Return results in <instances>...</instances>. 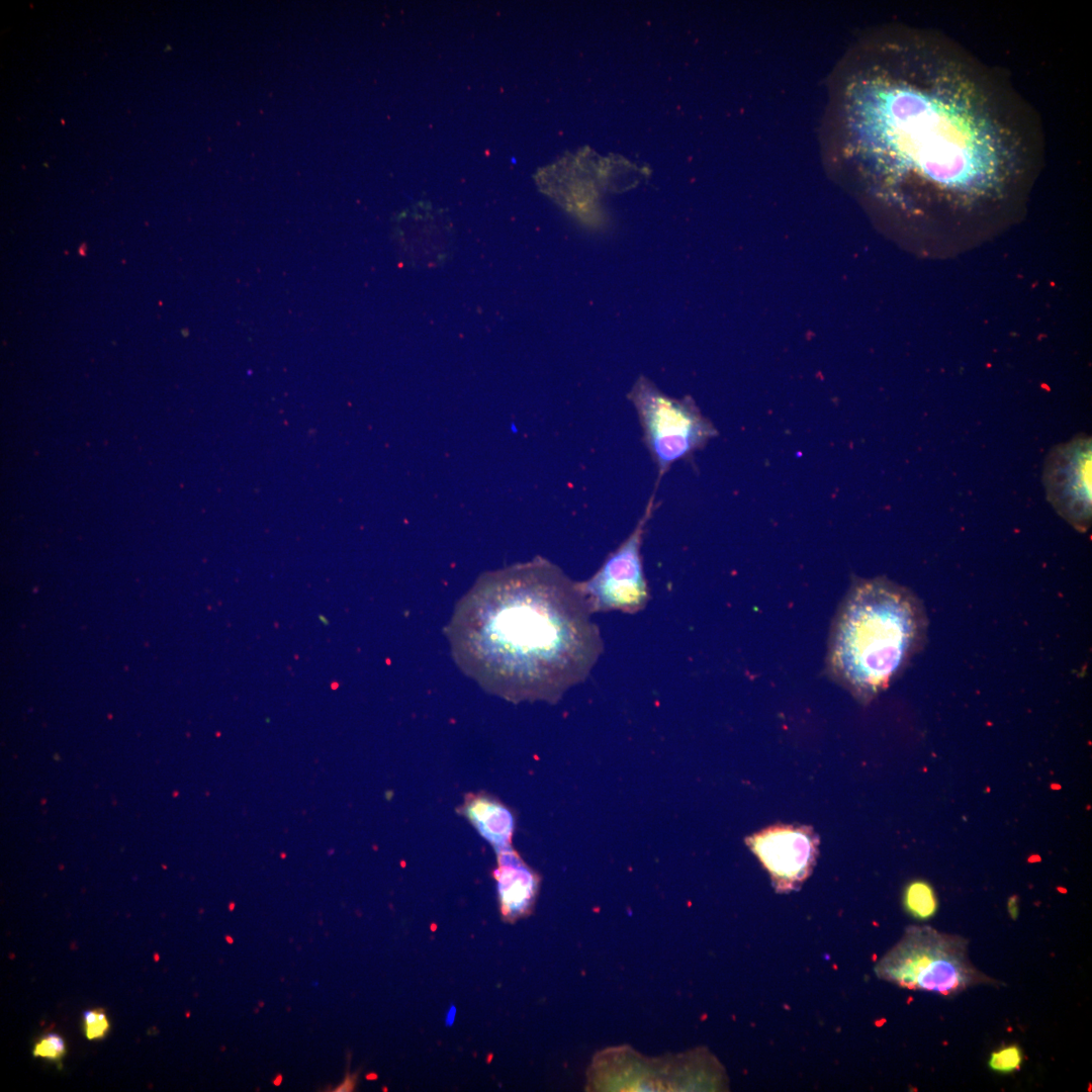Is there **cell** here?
<instances>
[{"instance_id": "7c38bea8", "label": "cell", "mask_w": 1092, "mask_h": 1092, "mask_svg": "<svg viewBox=\"0 0 1092 1092\" xmlns=\"http://www.w3.org/2000/svg\"><path fill=\"white\" fill-rule=\"evenodd\" d=\"M1023 1063V1053L1017 1044L1002 1046L990 1054L988 1067L999 1074H1011L1018 1071Z\"/></svg>"}, {"instance_id": "277c9868", "label": "cell", "mask_w": 1092, "mask_h": 1092, "mask_svg": "<svg viewBox=\"0 0 1092 1092\" xmlns=\"http://www.w3.org/2000/svg\"><path fill=\"white\" fill-rule=\"evenodd\" d=\"M877 976L909 990L951 995L981 981L961 937L910 927L876 965Z\"/></svg>"}, {"instance_id": "7a4b0ae2", "label": "cell", "mask_w": 1092, "mask_h": 1092, "mask_svg": "<svg viewBox=\"0 0 1092 1092\" xmlns=\"http://www.w3.org/2000/svg\"><path fill=\"white\" fill-rule=\"evenodd\" d=\"M577 581L537 557L481 575L445 628L452 657L484 691L512 703H556L604 651Z\"/></svg>"}, {"instance_id": "e0dca14e", "label": "cell", "mask_w": 1092, "mask_h": 1092, "mask_svg": "<svg viewBox=\"0 0 1092 1092\" xmlns=\"http://www.w3.org/2000/svg\"><path fill=\"white\" fill-rule=\"evenodd\" d=\"M155 961H159V954L157 956V953H155Z\"/></svg>"}, {"instance_id": "2e32d148", "label": "cell", "mask_w": 1092, "mask_h": 1092, "mask_svg": "<svg viewBox=\"0 0 1092 1092\" xmlns=\"http://www.w3.org/2000/svg\"><path fill=\"white\" fill-rule=\"evenodd\" d=\"M226 940L229 941V943L233 942V938H231L230 936H226Z\"/></svg>"}, {"instance_id": "30bf717a", "label": "cell", "mask_w": 1092, "mask_h": 1092, "mask_svg": "<svg viewBox=\"0 0 1092 1092\" xmlns=\"http://www.w3.org/2000/svg\"><path fill=\"white\" fill-rule=\"evenodd\" d=\"M494 851L497 858L494 877L502 912L508 917L518 916L532 904L536 891L535 877L512 845Z\"/></svg>"}, {"instance_id": "4fadbf2b", "label": "cell", "mask_w": 1092, "mask_h": 1092, "mask_svg": "<svg viewBox=\"0 0 1092 1092\" xmlns=\"http://www.w3.org/2000/svg\"><path fill=\"white\" fill-rule=\"evenodd\" d=\"M66 1053V1044L61 1035L56 1032L46 1034L33 1049L34 1057L58 1061Z\"/></svg>"}, {"instance_id": "9a60e30c", "label": "cell", "mask_w": 1092, "mask_h": 1092, "mask_svg": "<svg viewBox=\"0 0 1092 1092\" xmlns=\"http://www.w3.org/2000/svg\"><path fill=\"white\" fill-rule=\"evenodd\" d=\"M1007 910L1012 919H1016L1019 912L1018 899L1016 896H1012L1008 899Z\"/></svg>"}, {"instance_id": "ba28073f", "label": "cell", "mask_w": 1092, "mask_h": 1092, "mask_svg": "<svg viewBox=\"0 0 1092 1092\" xmlns=\"http://www.w3.org/2000/svg\"><path fill=\"white\" fill-rule=\"evenodd\" d=\"M747 843L780 893L796 890L812 873L817 846L808 828L772 826L749 837Z\"/></svg>"}, {"instance_id": "5bb4252c", "label": "cell", "mask_w": 1092, "mask_h": 1092, "mask_svg": "<svg viewBox=\"0 0 1092 1092\" xmlns=\"http://www.w3.org/2000/svg\"><path fill=\"white\" fill-rule=\"evenodd\" d=\"M85 1035L88 1039L102 1038L109 1029L108 1018L102 1009L87 1010L83 1013Z\"/></svg>"}, {"instance_id": "6da1fadb", "label": "cell", "mask_w": 1092, "mask_h": 1092, "mask_svg": "<svg viewBox=\"0 0 1092 1092\" xmlns=\"http://www.w3.org/2000/svg\"><path fill=\"white\" fill-rule=\"evenodd\" d=\"M825 158L857 172L932 237L997 231L1022 211L1044 158L1036 111L948 36L889 25L834 71Z\"/></svg>"}, {"instance_id": "8992f818", "label": "cell", "mask_w": 1092, "mask_h": 1092, "mask_svg": "<svg viewBox=\"0 0 1092 1092\" xmlns=\"http://www.w3.org/2000/svg\"><path fill=\"white\" fill-rule=\"evenodd\" d=\"M654 505L655 493H652L630 535L588 579L577 581L592 614L620 611L634 615L645 609L650 589L643 571L641 547Z\"/></svg>"}, {"instance_id": "5b68a950", "label": "cell", "mask_w": 1092, "mask_h": 1092, "mask_svg": "<svg viewBox=\"0 0 1092 1092\" xmlns=\"http://www.w3.org/2000/svg\"><path fill=\"white\" fill-rule=\"evenodd\" d=\"M628 397L656 468V485L675 462L687 459L716 435L712 423L690 398L669 396L644 376L636 380Z\"/></svg>"}, {"instance_id": "3957f363", "label": "cell", "mask_w": 1092, "mask_h": 1092, "mask_svg": "<svg viewBox=\"0 0 1092 1092\" xmlns=\"http://www.w3.org/2000/svg\"><path fill=\"white\" fill-rule=\"evenodd\" d=\"M927 618L916 596L884 577L860 579L833 623L828 670L861 700L903 671L926 638Z\"/></svg>"}, {"instance_id": "8fae6325", "label": "cell", "mask_w": 1092, "mask_h": 1092, "mask_svg": "<svg viewBox=\"0 0 1092 1092\" xmlns=\"http://www.w3.org/2000/svg\"><path fill=\"white\" fill-rule=\"evenodd\" d=\"M903 905L915 919L927 920L936 913L937 899L930 884L917 880L905 888Z\"/></svg>"}, {"instance_id": "52a82bcc", "label": "cell", "mask_w": 1092, "mask_h": 1092, "mask_svg": "<svg viewBox=\"0 0 1092 1092\" xmlns=\"http://www.w3.org/2000/svg\"><path fill=\"white\" fill-rule=\"evenodd\" d=\"M1091 438L1077 436L1049 453L1043 483L1055 510L1081 531L1091 522Z\"/></svg>"}, {"instance_id": "9c48e42d", "label": "cell", "mask_w": 1092, "mask_h": 1092, "mask_svg": "<svg viewBox=\"0 0 1092 1092\" xmlns=\"http://www.w3.org/2000/svg\"><path fill=\"white\" fill-rule=\"evenodd\" d=\"M456 810L494 850L511 845L515 816L494 795L485 791L468 793Z\"/></svg>"}]
</instances>
